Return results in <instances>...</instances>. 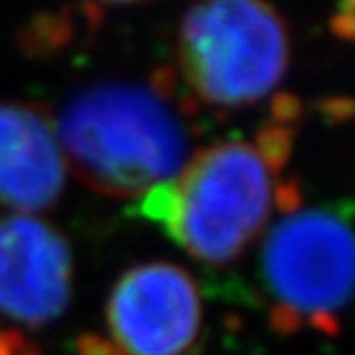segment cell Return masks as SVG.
Returning <instances> with one entry per match:
<instances>
[{
    "label": "cell",
    "mask_w": 355,
    "mask_h": 355,
    "mask_svg": "<svg viewBox=\"0 0 355 355\" xmlns=\"http://www.w3.org/2000/svg\"><path fill=\"white\" fill-rule=\"evenodd\" d=\"M109 325L127 355H182L201 325L198 291L173 263L137 266L113 288Z\"/></svg>",
    "instance_id": "5"
},
{
    "label": "cell",
    "mask_w": 355,
    "mask_h": 355,
    "mask_svg": "<svg viewBox=\"0 0 355 355\" xmlns=\"http://www.w3.org/2000/svg\"><path fill=\"white\" fill-rule=\"evenodd\" d=\"M178 51L184 79L198 97L215 106H243L282 81L288 31L266 3L217 0L184 14Z\"/></svg>",
    "instance_id": "3"
},
{
    "label": "cell",
    "mask_w": 355,
    "mask_h": 355,
    "mask_svg": "<svg viewBox=\"0 0 355 355\" xmlns=\"http://www.w3.org/2000/svg\"><path fill=\"white\" fill-rule=\"evenodd\" d=\"M72 254L53 226L31 215L0 222V309L24 323L60 316L69 300Z\"/></svg>",
    "instance_id": "6"
},
{
    "label": "cell",
    "mask_w": 355,
    "mask_h": 355,
    "mask_svg": "<svg viewBox=\"0 0 355 355\" xmlns=\"http://www.w3.org/2000/svg\"><path fill=\"white\" fill-rule=\"evenodd\" d=\"M65 155L51 120L35 106L0 104V203L31 215L65 184Z\"/></svg>",
    "instance_id": "7"
},
{
    "label": "cell",
    "mask_w": 355,
    "mask_h": 355,
    "mask_svg": "<svg viewBox=\"0 0 355 355\" xmlns=\"http://www.w3.org/2000/svg\"><path fill=\"white\" fill-rule=\"evenodd\" d=\"M65 162L99 194L146 196L180 173L189 137L157 92L125 81L95 83L72 97L58 123Z\"/></svg>",
    "instance_id": "1"
},
{
    "label": "cell",
    "mask_w": 355,
    "mask_h": 355,
    "mask_svg": "<svg viewBox=\"0 0 355 355\" xmlns=\"http://www.w3.org/2000/svg\"><path fill=\"white\" fill-rule=\"evenodd\" d=\"M275 184L268 141H224L148 191L141 208L194 259L222 266L263 229Z\"/></svg>",
    "instance_id": "2"
},
{
    "label": "cell",
    "mask_w": 355,
    "mask_h": 355,
    "mask_svg": "<svg viewBox=\"0 0 355 355\" xmlns=\"http://www.w3.org/2000/svg\"><path fill=\"white\" fill-rule=\"evenodd\" d=\"M263 279L284 314L335 328L353 284L349 222L332 208L284 217L266 240Z\"/></svg>",
    "instance_id": "4"
}]
</instances>
